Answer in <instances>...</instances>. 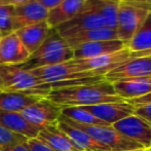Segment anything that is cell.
I'll use <instances>...</instances> for the list:
<instances>
[{
  "label": "cell",
  "mask_w": 151,
  "mask_h": 151,
  "mask_svg": "<svg viewBox=\"0 0 151 151\" xmlns=\"http://www.w3.org/2000/svg\"><path fill=\"white\" fill-rule=\"evenodd\" d=\"M45 98L62 109L67 107H84L105 103L124 102V100L115 93L112 83L105 79L91 83L54 88Z\"/></svg>",
  "instance_id": "1"
},
{
  "label": "cell",
  "mask_w": 151,
  "mask_h": 151,
  "mask_svg": "<svg viewBox=\"0 0 151 151\" xmlns=\"http://www.w3.org/2000/svg\"><path fill=\"white\" fill-rule=\"evenodd\" d=\"M40 81L50 86V90L91 83L105 79L104 76H96L91 72H80L71 61L52 66L29 70Z\"/></svg>",
  "instance_id": "2"
},
{
  "label": "cell",
  "mask_w": 151,
  "mask_h": 151,
  "mask_svg": "<svg viewBox=\"0 0 151 151\" xmlns=\"http://www.w3.org/2000/svg\"><path fill=\"white\" fill-rule=\"evenodd\" d=\"M73 59V50L70 47L56 29H52L44 42L30 56L26 63L20 65L25 70L52 66Z\"/></svg>",
  "instance_id": "3"
},
{
  "label": "cell",
  "mask_w": 151,
  "mask_h": 151,
  "mask_svg": "<svg viewBox=\"0 0 151 151\" xmlns=\"http://www.w3.org/2000/svg\"><path fill=\"white\" fill-rule=\"evenodd\" d=\"M0 82L2 91L21 93L46 97L50 93V86L40 81L29 70L20 65L0 66Z\"/></svg>",
  "instance_id": "4"
},
{
  "label": "cell",
  "mask_w": 151,
  "mask_h": 151,
  "mask_svg": "<svg viewBox=\"0 0 151 151\" xmlns=\"http://www.w3.org/2000/svg\"><path fill=\"white\" fill-rule=\"evenodd\" d=\"M150 12L151 6L148 4L119 0L116 17V32L118 39L127 45Z\"/></svg>",
  "instance_id": "5"
},
{
  "label": "cell",
  "mask_w": 151,
  "mask_h": 151,
  "mask_svg": "<svg viewBox=\"0 0 151 151\" xmlns=\"http://www.w3.org/2000/svg\"><path fill=\"white\" fill-rule=\"evenodd\" d=\"M59 120L64 121V122L76 127V129L83 131L84 133L90 135L93 139H95L100 144L109 148L110 151H134L143 148L141 145L120 135L117 131H115L112 127V125L104 127V125L81 124V123H77L75 121L71 120L70 118L66 117L62 114Z\"/></svg>",
  "instance_id": "6"
},
{
  "label": "cell",
  "mask_w": 151,
  "mask_h": 151,
  "mask_svg": "<svg viewBox=\"0 0 151 151\" xmlns=\"http://www.w3.org/2000/svg\"><path fill=\"white\" fill-rule=\"evenodd\" d=\"M146 56H151V52H132L127 47H124L118 52L104 55L97 58L81 59V60L72 59L71 62L80 72H91L96 76H105V74L124 62Z\"/></svg>",
  "instance_id": "7"
},
{
  "label": "cell",
  "mask_w": 151,
  "mask_h": 151,
  "mask_svg": "<svg viewBox=\"0 0 151 151\" xmlns=\"http://www.w3.org/2000/svg\"><path fill=\"white\" fill-rule=\"evenodd\" d=\"M105 27H107V23L105 19L102 17V14L97 9L86 3L82 10L75 18L57 27L56 30L62 37L66 38L82 31L105 28Z\"/></svg>",
  "instance_id": "8"
},
{
  "label": "cell",
  "mask_w": 151,
  "mask_h": 151,
  "mask_svg": "<svg viewBox=\"0 0 151 151\" xmlns=\"http://www.w3.org/2000/svg\"><path fill=\"white\" fill-rule=\"evenodd\" d=\"M112 127L124 138L139 144L143 148L149 149L151 147V125L140 116L132 114L113 123Z\"/></svg>",
  "instance_id": "9"
},
{
  "label": "cell",
  "mask_w": 151,
  "mask_h": 151,
  "mask_svg": "<svg viewBox=\"0 0 151 151\" xmlns=\"http://www.w3.org/2000/svg\"><path fill=\"white\" fill-rule=\"evenodd\" d=\"M20 113L36 127L43 129L58 122L62 114V108L43 98Z\"/></svg>",
  "instance_id": "10"
},
{
  "label": "cell",
  "mask_w": 151,
  "mask_h": 151,
  "mask_svg": "<svg viewBox=\"0 0 151 151\" xmlns=\"http://www.w3.org/2000/svg\"><path fill=\"white\" fill-rule=\"evenodd\" d=\"M151 75V56L140 57L122 63L105 74L104 78L110 83L118 80Z\"/></svg>",
  "instance_id": "11"
},
{
  "label": "cell",
  "mask_w": 151,
  "mask_h": 151,
  "mask_svg": "<svg viewBox=\"0 0 151 151\" xmlns=\"http://www.w3.org/2000/svg\"><path fill=\"white\" fill-rule=\"evenodd\" d=\"M82 108L109 125H112L113 123L134 114L136 110L135 106L127 101L84 106Z\"/></svg>",
  "instance_id": "12"
},
{
  "label": "cell",
  "mask_w": 151,
  "mask_h": 151,
  "mask_svg": "<svg viewBox=\"0 0 151 151\" xmlns=\"http://www.w3.org/2000/svg\"><path fill=\"white\" fill-rule=\"evenodd\" d=\"M30 56L14 32L0 40V66L22 65L29 60Z\"/></svg>",
  "instance_id": "13"
},
{
  "label": "cell",
  "mask_w": 151,
  "mask_h": 151,
  "mask_svg": "<svg viewBox=\"0 0 151 151\" xmlns=\"http://www.w3.org/2000/svg\"><path fill=\"white\" fill-rule=\"evenodd\" d=\"M47 17L48 10L36 0L17 6L14 14V32L30 25L46 22Z\"/></svg>",
  "instance_id": "14"
},
{
  "label": "cell",
  "mask_w": 151,
  "mask_h": 151,
  "mask_svg": "<svg viewBox=\"0 0 151 151\" xmlns=\"http://www.w3.org/2000/svg\"><path fill=\"white\" fill-rule=\"evenodd\" d=\"M124 47H127L125 43L119 39L88 42V43L80 44L73 48V59L81 60V59L97 58L104 55L118 52Z\"/></svg>",
  "instance_id": "15"
},
{
  "label": "cell",
  "mask_w": 151,
  "mask_h": 151,
  "mask_svg": "<svg viewBox=\"0 0 151 151\" xmlns=\"http://www.w3.org/2000/svg\"><path fill=\"white\" fill-rule=\"evenodd\" d=\"M112 86L116 95L124 101L137 99L151 93V75L118 80Z\"/></svg>",
  "instance_id": "16"
},
{
  "label": "cell",
  "mask_w": 151,
  "mask_h": 151,
  "mask_svg": "<svg viewBox=\"0 0 151 151\" xmlns=\"http://www.w3.org/2000/svg\"><path fill=\"white\" fill-rule=\"evenodd\" d=\"M0 125L12 133L24 136L28 140L37 138L39 132L41 131L29 122L19 112L4 111V110H0Z\"/></svg>",
  "instance_id": "17"
},
{
  "label": "cell",
  "mask_w": 151,
  "mask_h": 151,
  "mask_svg": "<svg viewBox=\"0 0 151 151\" xmlns=\"http://www.w3.org/2000/svg\"><path fill=\"white\" fill-rule=\"evenodd\" d=\"M52 29L47 22H41L21 28L14 31V33L24 44L26 50L32 55L47 38Z\"/></svg>",
  "instance_id": "18"
},
{
  "label": "cell",
  "mask_w": 151,
  "mask_h": 151,
  "mask_svg": "<svg viewBox=\"0 0 151 151\" xmlns=\"http://www.w3.org/2000/svg\"><path fill=\"white\" fill-rule=\"evenodd\" d=\"M86 2V0H64L57 7L48 12L46 22L50 28L56 29L75 18L82 10Z\"/></svg>",
  "instance_id": "19"
},
{
  "label": "cell",
  "mask_w": 151,
  "mask_h": 151,
  "mask_svg": "<svg viewBox=\"0 0 151 151\" xmlns=\"http://www.w3.org/2000/svg\"><path fill=\"white\" fill-rule=\"evenodd\" d=\"M37 139L41 140L58 151H84L78 147L67 135H65L57 127V123L41 129L38 134Z\"/></svg>",
  "instance_id": "20"
},
{
  "label": "cell",
  "mask_w": 151,
  "mask_h": 151,
  "mask_svg": "<svg viewBox=\"0 0 151 151\" xmlns=\"http://www.w3.org/2000/svg\"><path fill=\"white\" fill-rule=\"evenodd\" d=\"M45 97L36 95H27L21 93H9L1 91L0 93V110L12 112H22L29 106L35 104Z\"/></svg>",
  "instance_id": "21"
},
{
  "label": "cell",
  "mask_w": 151,
  "mask_h": 151,
  "mask_svg": "<svg viewBox=\"0 0 151 151\" xmlns=\"http://www.w3.org/2000/svg\"><path fill=\"white\" fill-rule=\"evenodd\" d=\"M57 127L63 132L65 135H67L78 147H80L84 151H110L109 148L106 146L100 144L95 139L84 133L83 131L76 127H72V125L68 124V123L64 122V121L58 120L57 122Z\"/></svg>",
  "instance_id": "22"
},
{
  "label": "cell",
  "mask_w": 151,
  "mask_h": 151,
  "mask_svg": "<svg viewBox=\"0 0 151 151\" xmlns=\"http://www.w3.org/2000/svg\"><path fill=\"white\" fill-rule=\"evenodd\" d=\"M65 41L70 47L73 50L76 46L83 43H88V42L95 41H102V40H114L118 39L117 32L115 29L111 28H99L93 29V30L82 31L79 33H76L72 36L64 38Z\"/></svg>",
  "instance_id": "23"
},
{
  "label": "cell",
  "mask_w": 151,
  "mask_h": 151,
  "mask_svg": "<svg viewBox=\"0 0 151 151\" xmlns=\"http://www.w3.org/2000/svg\"><path fill=\"white\" fill-rule=\"evenodd\" d=\"M127 47L132 52H151V12L127 43Z\"/></svg>",
  "instance_id": "24"
},
{
  "label": "cell",
  "mask_w": 151,
  "mask_h": 151,
  "mask_svg": "<svg viewBox=\"0 0 151 151\" xmlns=\"http://www.w3.org/2000/svg\"><path fill=\"white\" fill-rule=\"evenodd\" d=\"M86 3L102 14L108 28L116 30V17L119 0H86Z\"/></svg>",
  "instance_id": "25"
},
{
  "label": "cell",
  "mask_w": 151,
  "mask_h": 151,
  "mask_svg": "<svg viewBox=\"0 0 151 151\" xmlns=\"http://www.w3.org/2000/svg\"><path fill=\"white\" fill-rule=\"evenodd\" d=\"M62 115L70 118L71 120L75 121L77 123L88 125H104V127H109L104 121L100 120L90 112L84 110L82 107H67L62 109Z\"/></svg>",
  "instance_id": "26"
},
{
  "label": "cell",
  "mask_w": 151,
  "mask_h": 151,
  "mask_svg": "<svg viewBox=\"0 0 151 151\" xmlns=\"http://www.w3.org/2000/svg\"><path fill=\"white\" fill-rule=\"evenodd\" d=\"M14 7L0 3V34L2 37L14 32Z\"/></svg>",
  "instance_id": "27"
},
{
  "label": "cell",
  "mask_w": 151,
  "mask_h": 151,
  "mask_svg": "<svg viewBox=\"0 0 151 151\" xmlns=\"http://www.w3.org/2000/svg\"><path fill=\"white\" fill-rule=\"evenodd\" d=\"M28 141L26 137L19 134L12 133L8 129H4L0 125V151L5 149L8 146L14 145V144L22 143V142Z\"/></svg>",
  "instance_id": "28"
},
{
  "label": "cell",
  "mask_w": 151,
  "mask_h": 151,
  "mask_svg": "<svg viewBox=\"0 0 151 151\" xmlns=\"http://www.w3.org/2000/svg\"><path fill=\"white\" fill-rule=\"evenodd\" d=\"M29 147H30L31 151H58L50 147L46 143L42 142L41 140L37 139V138H33V139L28 140Z\"/></svg>",
  "instance_id": "29"
},
{
  "label": "cell",
  "mask_w": 151,
  "mask_h": 151,
  "mask_svg": "<svg viewBox=\"0 0 151 151\" xmlns=\"http://www.w3.org/2000/svg\"><path fill=\"white\" fill-rule=\"evenodd\" d=\"M134 114H136V115L143 118L146 122H148L151 125V105H145V106H141V107L136 108L135 113Z\"/></svg>",
  "instance_id": "30"
},
{
  "label": "cell",
  "mask_w": 151,
  "mask_h": 151,
  "mask_svg": "<svg viewBox=\"0 0 151 151\" xmlns=\"http://www.w3.org/2000/svg\"><path fill=\"white\" fill-rule=\"evenodd\" d=\"M129 104L134 105L136 108L141 107V106H145V105H151V93H148L146 96H143V97L137 98V99H133V100H129Z\"/></svg>",
  "instance_id": "31"
},
{
  "label": "cell",
  "mask_w": 151,
  "mask_h": 151,
  "mask_svg": "<svg viewBox=\"0 0 151 151\" xmlns=\"http://www.w3.org/2000/svg\"><path fill=\"white\" fill-rule=\"evenodd\" d=\"M2 151H31V149L29 147L28 141H26L19 144H14V145L12 146H8V147H6L5 149H3Z\"/></svg>",
  "instance_id": "32"
},
{
  "label": "cell",
  "mask_w": 151,
  "mask_h": 151,
  "mask_svg": "<svg viewBox=\"0 0 151 151\" xmlns=\"http://www.w3.org/2000/svg\"><path fill=\"white\" fill-rule=\"evenodd\" d=\"M37 2H39L43 7H45L46 9L50 12L52 8L57 7L61 2H63L64 0H36Z\"/></svg>",
  "instance_id": "33"
},
{
  "label": "cell",
  "mask_w": 151,
  "mask_h": 151,
  "mask_svg": "<svg viewBox=\"0 0 151 151\" xmlns=\"http://www.w3.org/2000/svg\"><path fill=\"white\" fill-rule=\"evenodd\" d=\"M31 1V0H0V3L1 4H6V5H10L14 6V7H17L19 5H22V4H25L27 2Z\"/></svg>",
  "instance_id": "34"
},
{
  "label": "cell",
  "mask_w": 151,
  "mask_h": 151,
  "mask_svg": "<svg viewBox=\"0 0 151 151\" xmlns=\"http://www.w3.org/2000/svg\"><path fill=\"white\" fill-rule=\"evenodd\" d=\"M120 1H131V2H140V3H145L151 6V0H120Z\"/></svg>",
  "instance_id": "35"
},
{
  "label": "cell",
  "mask_w": 151,
  "mask_h": 151,
  "mask_svg": "<svg viewBox=\"0 0 151 151\" xmlns=\"http://www.w3.org/2000/svg\"><path fill=\"white\" fill-rule=\"evenodd\" d=\"M1 38H2V35H1V34H0V40H1Z\"/></svg>",
  "instance_id": "36"
},
{
  "label": "cell",
  "mask_w": 151,
  "mask_h": 151,
  "mask_svg": "<svg viewBox=\"0 0 151 151\" xmlns=\"http://www.w3.org/2000/svg\"><path fill=\"white\" fill-rule=\"evenodd\" d=\"M1 91H2V90H1V88H0V93H1Z\"/></svg>",
  "instance_id": "37"
},
{
  "label": "cell",
  "mask_w": 151,
  "mask_h": 151,
  "mask_svg": "<svg viewBox=\"0 0 151 151\" xmlns=\"http://www.w3.org/2000/svg\"><path fill=\"white\" fill-rule=\"evenodd\" d=\"M0 88H1V82H0Z\"/></svg>",
  "instance_id": "38"
},
{
  "label": "cell",
  "mask_w": 151,
  "mask_h": 151,
  "mask_svg": "<svg viewBox=\"0 0 151 151\" xmlns=\"http://www.w3.org/2000/svg\"><path fill=\"white\" fill-rule=\"evenodd\" d=\"M149 150H150V151H151V147H150V148H149Z\"/></svg>",
  "instance_id": "39"
}]
</instances>
